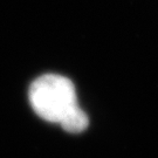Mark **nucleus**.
<instances>
[{"label":"nucleus","instance_id":"f257e3e1","mask_svg":"<svg viewBox=\"0 0 158 158\" xmlns=\"http://www.w3.org/2000/svg\"><path fill=\"white\" fill-rule=\"evenodd\" d=\"M28 98L35 114L52 123H60L77 104L74 83L57 74H45L34 80L29 87Z\"/></svg>","mask_w":158,"mask_h":158},{"label":"nucleus","instance_id":"f03ea898","mask_svg":"<svg viewBox=\"0 0 158 158\" xmlns=\"http://www.w3.org/2000/svg\"><path fill=\"white\" fill-rule=\"evenodd\" d=\"M59 124H61L63 129L70 134H79L87 129L89 125V118L85 110L81 109L79 104H76L63 116Z\"/></svg>","mask_w":158,"mask_h":158}]
</instances>
